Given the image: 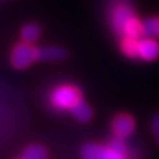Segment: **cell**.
<instances>
[{
	"instance_id": "cell-1",
	"label": "cell",
	"mask_w": 159,
	"mask_h": 159,
	"mask_svg": "<svg viewBox=\"0 0 159 159\" xmlns=\"http://www.w3.org/2000/svg\"><path fill=\"white\" fill-rule=\"evenodd\" d=\"M111 26L120 38L137 39L140 34V20L133 8L126 2H119L113 6L110 13Z\"/></svg>"
},
{
	"instance_id": "cell-2",
	"label": "cell",
	"mask_w": 159,
	"mask_h": 159,
	"mask_svg": "<svg viewBox=\"0 0 159 159\" xmlns=\"http://www.w3.org/2000/svg\"><path fill=\"white\" fill-rule=\"evenodd\" d=\"M81 99L79 89L73 85H59L50 94L51 105L57 110H70Z\"/></svg>"
},
{
	"instance_id": "cell-3",
	"label": "cell",
	"mask_w": 159,
	"mask_h": 159,
	"mask_svg": "<svg viewBox=\"0 0 159 159\" xmlns=\"http://www.w3.org/2000/svg\"><path fill=\"white\" fill-rule=\"evenodd\" d=\"M35 60H38L37 47H34L32 44L23 41L14 46L11 52V64L17 70H25L30 67Z\"/></svg>"
},
{
	"instance_id": "cell-4",
	"label": "cell",
	"mask_w": 159,
	"mask_h": 159,
	"mask_svg": "<svg viewBox=\"0 0 159 159\" xmlns=\"http://www.w3.org/2000/svg\"><path fill=\"white\" fill-rule=\"evenodd\" d=\"M81 157L84 159H129V156L120 153L110 145L89 143L81 148Z\"/></svg>"
},
{
	"instance_id": "cell-5",
	"label": "cell",
	"mask_w": 159,
	"mask_h": 159,
	"mask_svg": "<svg viewBox=\"0 0 159 159\" xmlns=\"http://www.w3.org/2000/svg\"><path fill=\"white\" fill-rule=\"evenodd\" d=\"M159 57V41L154 38L139 37L136 40V59L152 61Z\"/></svg>"
},
{
	"instance_id": "cell-6",
	"label": "cell",
	"mask_w": 159,
	"mask_h": 159,
	"mask_svg": "<svg viewBox=\"0 0 159 159\" xmlns=\"http://www.w3.org/2000/svg\"><path fill=\"white\" fill-rule=\"evenodd\" d=\"M136 130V121L130 114H118L112 121V131L114 137L126 139Z\"/></svg>"
},
{
	"instance_id": "cell-7",
	"label": "cell",
	"mask_w": 159,
	"mask_h": 159,
	"mask_svg": "<svg viewBox=\"0 0 159 159\" xmlns=\"http://www.w3.org/2000/svg\"><path fill=\"white\" fill-rule=\"evenodd\" d=\"M38 60L43 61H56L66 57V52L58 46H43L37 48Z\"/></svg>"
},
{
	"instance_id": "cell-8",
	"label": "cell",
	"mask_w": 159,
	"mask_h": 159,
	"mask_svg": "<svg viewBox=\"0 0 159 159\" xmlns=\"http://www.w3.org/2000/svg\"><path fill=\"white\" fill-rule=\"evenodd\" d=\"M70 111H71V114L80 123L90 121L92 118V114H93L89 104L84 102L83 99H80L79 102H75L73 106L70 108Z\"/></svg>"
},
{
	"instance_id": "cell-9",
	"label": "cell",
	"mask_w": 159,
	"mask_h": 159,
	"mask_svg": "<svg viewBox=\"0 0 159 159\" xmlns=\"http://www.w3.org/2000/svg\"><path fill=\"white\" fill-rule=\"evenodd\" d=\"M140 34L148 38H158L159 17H150L140 21Z\"/></svg>"
},
{
	"instance_id": "cell-10",
	"label": "cell",
	"mask_w": 159,
	"mask_h": 159,
	"mask_svg": "<svg viewBox=\"0 0 159 159\" xmlns=\"http://www.w3.org/2000/svg\"><path fill=\"white\" fill-rule=\"evenodd\" d=\"M40 34H41L40 26L34 23L26 24L20 30V38L23 39L24 43H27V44H33L34 41H37L39 39Z\"/></svg>"
},
{
	"instance_id": "cell-11",
	"label": "cell",
	"mask_w": 159,
	"mask_h": 159,
	"mask_svg": "<svg viewBox=\"0 0 159 159\" xmlns=\"http://www.w3.org/2000/svg\"><path fill=\"white\" fill-rule=\"evenodd\" d=\"M23 157L25 159H47V151L39 144H32L24 150Z\"/></svg>"
},
{
	"instance_id": "cell-12",
	"label": "cell",
	"mask_w": 159,
	"mask_h": 159,
	"mask_svg": "<svg viewBox=\"0 0 159 159\" xmlns=\"http://www.w3.org/2000/svg\"><path fill=\"white\" fill-rule=\"evenodd\" d=\"M108 145L113 148V150H116V151L120 152V153L127 154V146H126L124 139H121V138L114 137L113 139H111V140H110Z\"/></svg>"
},
{
	"instance_id": "cell-13",
	"label": "cell",
	"mask_w": 159,
	"mask_h": 159,
	"mask_svg": "<svg viewBox=\"0 0 159 159\" xmlns=\"http://www.w3.org/2000/svg\"><path fill=\"white\" fill-rule=\"evenodd\" d=\"M151 131L156 138V142L159 145V114H156L151 120Z\"/></svg>"
},
{
	"instance_id": "cell-14",
	"label": "cell",
	"mask_w": 159,
	"mask_h": 159,
	"mask_svg": "<svg viewBox=\"0 0 159 159\" xmlns=\"http://www.w3.org/2000/svg\"><path fill=\"white\" fill-rule=\"evenodd\" d=\"M18 159H25V158H24V157H21V158H18Z\"/></svg>"
},
{
	"instance_id": "cell-15",
	"label": "cell",
	"mask_w": 159,
	"mask_h": 159,
	"mask_svg": "<svg viewBox=\"0 0 159 159\" xmlns=\"http://www.w3.org/2000/svg\"><path fill=\"white\" fill-rule=\"evenodd\" d=\"M158 38H159V34H158Z\"/></svg>"
}]
</instances>
